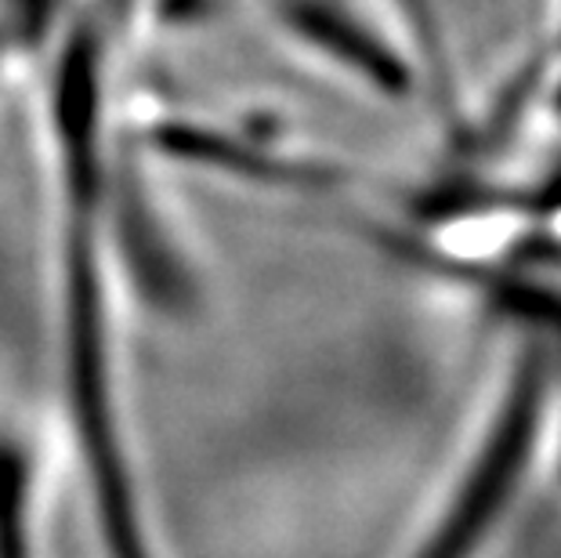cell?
Wrapping results in <instances>:
<instances>
[{"label":"cell","instance_id":"3957f363","mask_svg":"<svg viewBox=\"0 0 561 558\" xmlns=\"http://www.w3.org/2000/svg\"><path fill=\"white\" fill-rule=\"evenodd\" d=\"M0 558H33L26 454L8 439H0Z\"/></svg>","mask_w":561,"mask_h":558},{"label":"cell","instance_id":"6da1fadb","mask_svg":"<svg viewBox=\"0 0 561 558\" xmlns=\"http://www.w3.org/2000/svg\"><path fill=\"white\" fill-rule=\"evenodd\" d=\"M99 30L83 26L62 44L51 77V141L58 182V319L62 377L83 482L110 558H157L130 465L116 382L105 265V84Z\"/></svg>","mask_w":561,"mask_h":558},{"label":"cell","instance_id":"7a4b0ae2","mask_svg":"<svg viewBox=\"0 0 561 558\" xmlns=\"http://www.w3.org/2000/svg\"><path fill=\"white\" fill-rule=\"evenodd\" d=\"M561 429V366L547 341L504 355L468 439L402 558H489Z\"/></svg>","mask_w":561,"mask_h":558}]
</instances>
